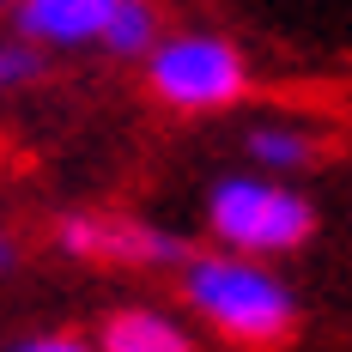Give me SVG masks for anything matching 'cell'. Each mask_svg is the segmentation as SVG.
I'll use <instances>...</instances> for the list:
<instances>
[{
    "mask_svg": "<svg viewBox=\"0 0 352 352\" xmlns=\"http://www.w3.org/2000/svg\"><path fill=\"white\" fill-rule=\"evenodd\" d=\"M176 292L182 310L231 346H280L298 328V292L274 261L188 249V261L176 267Z\"/></svg>",
    "mask_w": 352,
    "mask_h": 352,
    "instance_id": "1",
    "label": "cell"
},
{
    "mask_svg": "<svg viewBox=\"0 0 352 352\" xmlns=\"http://www.w3.org/2000/svg\"><path fill=\"white\" fill-rule=\"evenodd\" d=\"M207 237L225 255H249V261H280L316 237V201L261 170H231L207 188Z\"/></svg>",
    "mask_w": 352,
    "mask_h": 352,
    "instance_id": "2",
    "label": "cell"
},
{
    "mask_svg": "<svg viewBox=\"0 0 352 352\" xmlns=\"http://www.w3.org/2000/svg\"><path fill=\"white\" fill-rule=\"evenodd\" d=\"M146 91L176 116H219L249 98V55L225 31L188 25V31H164L146 49Z\"/></svg>",
    "mask_w": 352,
    "mask_h": 352,
    "instance_id": "3",
    "label": "cell"
},
{
    "mask_svg": "<svg viewBox=\"0 0 352 352\" xmlns=\"http://www.w3.org/2000/svg\"><path fill=\"white\" fill-rule=\"evenodd\" d=\"M55 249L67 261H85V267H182L188 261V237H176L170 225H152V219H134V212H104V207H79L55 219Z\"/></svg>",
    "mask_w": 352,
    "mask_h": 352,
    "instance_id": "4",
    "label": "cell"
},
{
    "mask_svg": "<svg viewBox=\"0 0 352 352\" xmlns=\"http://www.w3.org/2000/svg\"><path fill=\"white\" fill-rule=\"evenodd\" d=\"M116 0H12V36L43 55H79L98 49Z\"/></svg>",
    "mask_w": 352,
    "mask_h": 352,
    "instance_id": "5",
    "label": "cell"
},
{
    "mask_svg": "<svg viewBox=\"0 0 352 352\" xmlns=\"http://www.w3.org/2000/svg\"><path fill=\"white\" fill-rule=\"evenodd\" d=\"M98 352H201L195 328L176 316V310H158V304H122L98 322L91 334Z\"/></svg>",
    "mask_w": 352,
    "mask_h": 352,
    "instance_id": "6",
    "label": "cell"
},
{
    "mask_svg": "<svg viewBox=\"0 0 352 352\" xmlns=\"http://www.w3.org/2000/svg\"><path fill=\"white\" fill-rule=\"evenodd\" d=\"M243 158H249V170L285 182V176L310 170L322 158V134L310 122H292V116H261V122H249V134H243Z\"/></svg>",
    "mask_w": 352,
    "mask_h": 352,
    "instance_id": "7",
    "label": "cell"
},
{
    "mask_svg": "<svg viewBox=\"0 0 352 352\" xmlns=\"http://www.w3.org/2000/svg\"><path fill=\"white\" fill-rule=\"evenodd\" d=\"M164 36V6L158 0H116L104 25V49L109 61H146V49Z\"/></svg>",
    "mask_w": 352,
    "mask_h": 352,
    "instance_id": "8",
    "label": "cell"
},
{
    "mask_svg": "<svg viewBox=\"0 0 352 352\" xmlns=\"http://www.w3.org/2000/svg\"><path fill=\"white\" fill-rule=\"evenodd\" d=\"M43 67H49V55H43V49L19 43L12 31L0 36V91H25V85H36Z\"/></svg>",
    "mask_w": 352,
    "mask_h": 352,
    "instance_id": "9",
    "label": "cell"
},
{
    "mask_svg": "<svg viewBox=\"0 0 352 352\" xmlns=\"http://www.w3.org/2000/svg\"><path fill=\"white\" fill-rule=\"evenodd\" d=\"M0 352H98L91 334H73V328H43V334H19L6 340Z\"/></svg>",
    "mask_w": 352,
    "mask_h": 352,
    "instance_id": "10",
    "label": "cell"
},
{
    "mask_svg": "<svg viewBox=\"0 0 352 352\" xmlns=\"http://www.w3.org/2000/svg\"><path fill=\"white\" fill-rule=\"evenodd\" d=\"M12 267H19V237H12V231L0 225V280H6Z\"/></svg>",
    "mask_w": 352,
    "mask_h": 352,
    "instance_id": "11",
    "label": "cell"
},
{
    "mask_svg": "<svg viewBox=\"0 0 352 352\" xmlns=\"http://www.w3.org/2000/svg\"><path fill=\"white\" fill-rule=\"evenodd\" d=\"M0 12H12V0H0Z\"/></svg>",
    "mask_w": 352,
    "mask_h": 352,
    "instance_id": "12",
    "label": "cell"
}]
</instances>
